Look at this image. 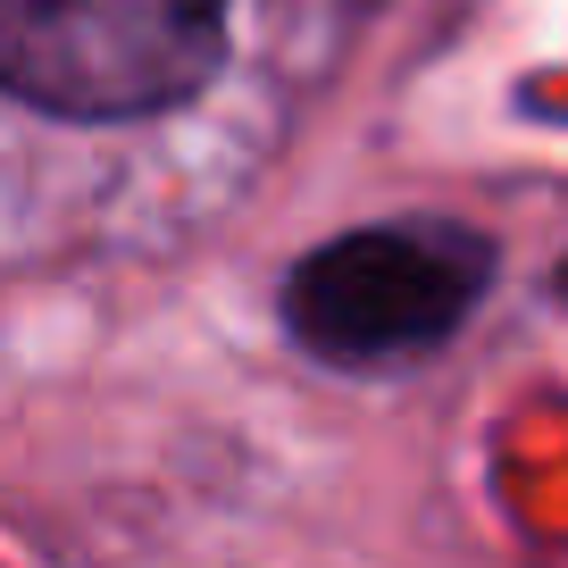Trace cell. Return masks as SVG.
Segmentation results:
<instances>
[{"label":"cell","mask_w":568,"mask_h":568,"mask_svg":"<svg viewBox=\"0 0 568 568\" xmlns=\"http://www.w3.org/2000/svg\"><path fill=\"white\" fill-rule=\"evenodd\" d=\"M494 293V243L452 217H376L284 267L276 318L318 368H409L444 352Z\"/></svg>","instance_id":"6da1fadb"},{"label":"cell","mask_w":568,"mask_h":568,"mask_svg":"<svg viewBox=\"0 0 568 568\" xmlns=\"http://www.w3.org/2000/svg\"><path fill=\"white\" fill-rule=\"evenodd\" d=\"M226 68V0H0V92L68 125H134Z\"/></svg>","instance_id":"7a4b0ae2"},{"label":"cell","mask_w":568,"mask_h":568,"mask_svg":"<svg viewBox=\"0 0 568 568\" xmlns=\"http://www.w3.org/2000/svg\"><path fill=\"white\" fill-rule=\"evenodd\" d=\"M551 293H560V302H568V260H560V276H551Z\"/></svg>","instance_id":"3957f363"}]
</instances>
